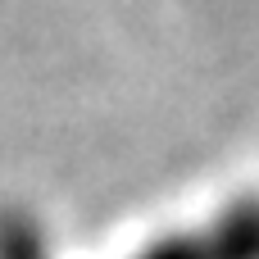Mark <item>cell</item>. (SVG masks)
Returning a JSON list of instances; mask_svg holds the SVG:
<instances>
[{"instance_id":"obj_1","label":"cell","mask_w":259,"mask_h":259,"mask_svg":"<svg viewBox=\"0 0 259 259\" xmlns=\"http://www.w3.org/2000/svg\"><path fill=\"white\" fill-rule=\"evenodd\" d=\"M205 246L209 259H259V205H237Z\"/></svg>"},{"instance_id":"obj_2","label":"cell","mask_w":259,"mask_h":259,"mask_svg":"<svg viewBox=\"0 0 259 259\" xmlns=\"http://www.w3.org/2000/svg\"><path fill=\"white\" fill-rule=\"evenodd\" d=\"M0 259H46L36 228L23 214H5L0 219Z\"/></svg>"},{"instance_id":"obj_3","label":"cell","mask_w":259,"mask_h":259,"mask_svg":"<svg viewBox=\"0 0 259 259\" xmlns=\"http://www.w3.org/2000/svg\"><path fill=\"white\" fill-rule=\"evenodd\" d=\"M137 259H209V246L191 241V237H168V241L150 246L146 255H137Z\"/></svg>"}]
</instances>
